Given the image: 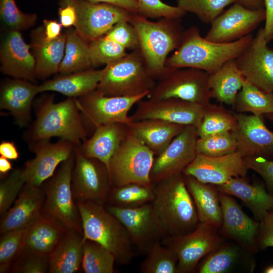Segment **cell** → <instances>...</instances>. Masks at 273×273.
Returning a JSON list of instances; mask_svg holds the SVG:
<instances>
[{
    "mask_svg": "<svg viewBox=\"0 0 273 273\" xmlns=\"http://www.w3.org/2000/svg\"><path fill=\"white\" fill-rule=\"evenodd\" d=\"M154 185L155 197L152 204L164 238L194 231L200 222L184 175L181 173Z\"/></svg>",
    "mask_w": 273,
    "mask_h": 273,
    "instance_id": "cell-3",
    "label": "cell"
},
{
    "mask_svg": "<svg viewBox=\"0 0 273 273\" xmlns=\"http://www.w3.org/2000/svg\"><path fill=\"white\" fill-rule=\"evenodd\" d=\"M250 33L229 43H217L201 36L199 28L192 26L184 30L178 48L165 62L169 68H193L209 74L226 62L236 59L250 42Z\"/></svg>",
    "mask_w": 273,
    "mask_h": 273,
    "instance_id": "cell-2",
    "label": "cell"
},
{
    "mask_svg": "<svg viewBox=\"0 0 273 273\" xmlns=\"http://www.w3.org/2000/svg\"><path fill=\"white\" fill-rule=\"evenodd\" d=\"M265 19L264 8L249 9L239 2L217 16L204 37L217 43H229L248 35Z\"/></svg>",
    "mask_w": 273,
    "mask_h": 273,
    "instance_id": "cell-18",
    "label": "cell"
},
{
    "mask_svg": "<svg viewBox=\"0 0 273 273\" xmlns=\"http://www.w3.org/2000/svg\"><path fill=\"white\" fill-rule=\"evenodd\" d=\"M76 203L81 219L83 240L102 245L120 264L131 263L134 255V246L121 222L104 205L91 201Z\"/></svg>",
    "mask_w": 273,
    "mask_h": 273,
    "instance_id": "cell-5",
    "label": "cell"
},
{
    "mask_svg": "<svg viewBox=\"0 0 273 273\" xmlns=\"http://www.w3.org/2000/svg\"><path fill=\"white\" fill-rule=\"evenodd\" d=\"M263 272L273 273V264L270 265L266 267L263 270Z\"/></svg>",
    "mask_w": 273,
    "mask_h": 273,
    "instance_id": "cell-60",
    "label": "cell"
},
{
    "mask_svg": "<svg viewBox=\"0 0 273 273\" xmlns=\"http://www.w3.org/2000/svg\"><path fill=\"white\" fill-rule=\"evenodd\" d=\"M10 160L1 156L0 157V175L1 177H6L9 175L8 173L12 169V164Z\"/></svg>",
    "mask_w": 273,
    "mask_h": 273,
    "instance_id": "cell-58",
    "label": "cell"
},
{
    "mask_svg": "<svg viewBox=\"0 0 273 273\" xmlns=\"http://www.w3.org/2000/svg\"><path fill=\"white\" fill-rule=\"evenodd\" d=\"M43 32L46 38L48 40L56 39L61 34L62 25L56 20H47L43 21Z\"/></svg>",
    "mask_w": 273,
    "mask_h": 273,
    "instance_id": "cell-55",
    "label": "cell"
},
{
    "mask_svg": "<svg viewBox=\"0 0 273 273\" xmlns=\"http://www.w3.org/2000/svg\"><path fill=\"white\" fill-rule=\"evenodd\" d=\"M126 50L139 49L137 33L128 21H121L115 24L104 35Z\"/></svg>",
    "mask_w": 273,
    "mask_h": 273,
    "instance_id": "cell-50",
    "label": "cell"
},
{
    "mask_svg": "<svg viewBox=\"0 0 273 273\" xmlns=\"http://www.w3.org/2000/svg\"><path fill=\"white\" fill-rule=\"evenodd\" d=\"M237 119L221 105L210 104L205 107L200 124L197 128L199 137L226 131H235Z\"/></svg>",
    "mask_w": 273,
    "mask_h": 273,
    "instance_id": "cell-38",
    "label": "cell"
},
{
    "mask_svg": "<svg viewBox=\"0 0 273 273\" xmlns=\"http://www.w3.org/2000/svg\"><path fill=\"white\" fill-rule=\"evenodd\" d=\"M111 188L106 165L97 159L86 157L76 146L72 173V189L75 201H91L105 205Z\"/></svg>",
    "mask_w": 273,
    "mask_h": 273,
    "instance_id": "cell-10",
    "label": "cell"
},
{
    "mask_svg": "<svg viewBox=\"0 0 273 273\" xmlns=\"http://www.w3.org/2000/svg\"><path fill=\"white\" fill-rule=\"evenodd\" d=\"M105 206L123 224L133 246L141 252L146 253L154 243L164 238L152 203L132 208L107 204Z\"/></svg>",
    "mask_w": 273,
    "mask_h": 273,
    "instance_id": "cell-17",
    "label": "cell"
},
{
    "mask_svg": "<svg viewBox=\"0 0 273 273\" xmlns=\"http://www.w3.org/2000/svg\"><path fill=\"white\" fill-rule=\"evenodd\" d=\"M265 116L268 120L273 121V112L266 114Z\"/></svg>",
    "mask_w": 273,
    "mask_h": 273,
    "instance_id": "cell-61",
    "label": "cell"
},
{
    "mask_svg": "<svg viewBox=\"0 0 273 273\" xmlns=\"http://www.w3.org/2000/svg\"><path fill=\"white\" fill-rule=\"evenodd\" d=\"M26 183L22 169H13L0 184V215L9 210L18 198Z\"/></svg>",
    "mask_w": 273,
    "mask_h": 273,
    "instance_id": "cell-47",
    "label": "cell"
},
{
    "mask_svg": "<svg viewBox=\"0 0 273 273\" xmlns=\"http://www.w3.org/2000/svg\"><path fill=\"white\" fill-rule=\"evenodd\" d=\"M147 96V94L131 97L109 96L96 88L75 100L82 120L95 128L112 123L129 124L132 122L129 111Z\"/></svg>",
    "mask_w": 273,
    "mask_h": 273,
    "instance_id": "cell-12",
    "label": "cell"
},
{
    "mask_svg": "<svg viewBox=\"0 0 273 273\" xmlns=\"http://www.w3.org/2000/svg\"><path fill=\"white\" fill-rule=\"evenodd\" d=\"M93 3H106L122 8L132 13L138 14L137 0H87Z\"/></svg>",
    "mask_w": 273,
    "mask_h": 273,
    "instance_id": "cell-56",
    "label": "cell"
},
{
    "mask_svg": "<svg viewBox=\"0 0 273 273\" xmlns=\"http://www.w3.org/2000/svg\"><path fill=\"white\" fill-rule=\"evenodd\" d=\"M248 169L243 157L237 151L216 157L197 153L183 174L204 183L218 186L233 178L245 177Z\"/></svg>",
    "mask_w": 273,
    "mask_h": 273,
    "instance_id": "cell-19",
    "label": "cell"
},
{
    "mask_svg": "<svg viewBox=\"0 0 273 273\" xmlns=\"http://www.w3.org/2000/svg\"><path fill=\"white\" fill-rule=\"evenodd\" d=\"M155 197L154 185L131 183L111 188L107 204L132 208L152 203Z\"/></svg>",
    "mask_w": 273,
    "mask_h": 273,
    "instance_id": "cell-36",
    "label": "cell"
},
{
    "mask_svg": "<svg viewBox=\"0 0 273 273\" xmlns=\"http://www.w3.org/2000/svg\"><path fill=\"white\" fill-rule=\"evenodd\" d=\"M216 187L219 192L242 200L259 222L273 208V195L267 191L264 183L250 184L245 177H237Z\"/></svg>",
    "mask_w": 273,
    "mask_h": 273,
    "instance_id": "cell-27",
    "label": "cell"
},
{
    "mask_svg": "<svg viewBox=\"0 0 273 273\" xmlns=\"http://www.w3.org/2000/svg\"><path fill=\"white\" fill-rule=\"evenodd\" d=\"M198 138L196 127L186 125L167 147L155 156L150 173L153 185L183 173L197 154Z\"/></svg>",
    "mask_w": 273,
    "mask_h": 273,
    "instance_id": "cell-14",
    "label": "cell"
},
{
    "mask_svg": "<svg viewBox=\"0 0 273 273\" xmlns=\"http://www.w3.org/2000/svg\"><path fill=\"white\" fill-rule=\"evenodd\" d=\"M197 153L209 156H220L237 151V142L234 131H226L199 137Z\"/></svg>",
    "mask_w": 273,
    "mask_h": 273,
    "instance_id": "cell-41",
    "label": "cell"
},
{
    "mask_svg": "<svg viewBox=\"0 0 273 273\" xmlns=\"http://www.w3.org/2000/svg\"><path fill=\"white\" fill-rule=\"evenodd\" d=\"M44 202L42 188L26 184L13 206L2 216L1 234L30 225L42 213Z\"/></svg>",
    "mask_w": 273,
    "mask_h": 273,
    "instance_id": "cell-25",
    "label": "cell"
},
{
    "mask_svg": "<svg viewBox=\"0 0 273 273\" xmlns=\"http://www.w3.org/2000/svg\"><path fill=\"white\" fill-rule=\"evenodd\" d=\"M35 120L24 132V140L31 143L54 137L68 141L76 146L87 138L80 110L75 98L56 103L54 96L43 98L35 107Z\"/></svg>",
    "mask_w": 273,
    "mask_h": 273,
    "instance_id": "cell-1",
    "label": "cell"
},
{
    "mask_svg": "<svg viewBox=\"0 0 273 273\" xmlns=\"http://www.w3.org/2000/svg\"><path fill=\"white\" fill-rule=\"evenodd\" d=\"M233 108L238 113L265 115L273 112V93L262 90L245 80Z\"/></svg>",
    "mask_w": 273,
    "mask_h": 273,
    "instance_id": "cell-37",
    "label": "cell"
},
{
    "mask_svg": "<svg viewBox=\"0 0 273 273\" xmlns=\"http://www.w3.org/2000/svg\"><path fill=\"white\" fill-rule=\"evenodd\" d=\"M257 243L261 249L273 247V208L260 221Z\"/></svg>",
    "mask_w": 273,
    "mask_h": 273,
    "instance_id": "cell-52",
    "label": "cell"
},
{
    "mask_svg": "<svg viewBox=\"0 0 273 273\" xmlns=\"http://www.w3.org/2000/svg\"><path fill=\"white\" fill-rule=\"evenodd\" d=\"M39 93L38 85L14 78L5 81L0 89V108L8 111L20 128L28 127L31 120V106Z\"/></svg>",
    "mask_w": 273,
    "mask_h": 273,
    "instance_id": "cell-24",
    "label": "cell"
},
{
    "mask_svg": "<svg viewBox=\"0 0 273 273\" xmlns=\"http://www.w3.org/2000/svg\"><path fill=\"white\" fill-rule=\"evenodd\" d=\"M128 133L127 124L112 123L95 127L92 136L77 146L80 152L89 158H95L107 166Z\"/></svg>",
    "mask_w": 273,
    "mask_h": 273,
    "instance_id": "cell-26",
    "label": "cell"
},
{
    "mask_svg": "<svg viewBox=\"0 0 273 273\" xmlns=\"http://www.w3.org/2000/svg\"><path fill=\"white\" fill-rule=\"evenodd\" d=\"M28 145L35 156L26 162L22 175L26 184L37 187H41L54 174L58 166L71 156L76 147L63 139L55 143L43 140Z\"/></svg>",
    "mask_w": 273,
    "mask_h": 273,
    "instance_id": "cell-16",
    "label": "cell"
},
{
    "mask_svg": "<svg viewBox=\"0 0 273 273\" xmlns=\"http://www.w3.org/2000/svg\"><path fill=\"white\" fill-rule=\"evenodd\" d=\"M88 44L93 67L107 65L127 54L126 49L104 35Z\"/></svg>",
    "mask_w": 273,
    "mask_h": 273,
    "instance_id": "cell-45",
    "label": "cell"
},
{
    "mask_svg": "<svg viewBox=\"0 0 273 273\" xmlns=\"http://www.w3.org/2000/svg\"><path fill=\"white\" fill-rule=\"evenodd\" d=\"M237 2L239 0H176V6L195 14L203 23L211 24L226 7Z\"/></svg>",
    "mask_w": 273,
    "mask_h": 273,
    "instance_id": "cell-44",
    "label": "cell"
},
{
    "mask_svg": "<svg viewBox=\"0 0 273 273\" xmlns=\"http://www.w3.org/2000/svg\"><path fill=\"white\" fill-rule=\"evenodd\" d=\"M148 97L152 100L177 98L206 107L211 99L209 74L193 68H170L156 81Z\"/></svg>",
    "mask_w": 273,
    "mask_h": 273,
    "instance_id": "cell-9",
    "label": "cell"
},
{
    "mask_svg": "<svg viewBox=\"0 0 273 273\" xmlns=\"http://www.w3.org/2000/svg\"><path fill=\"white\" fill-rule=\"evenodd\" d=\"M66 41V33H61L56 39L48 40L44 36L43 26L34 31L30 47L35 60L36 78H45L59 72Z\"/></svg>",
    "mask_w": 273,
    "mask_h": 273,
    "instance_id": "cell-28",
    "label": "cell"
},
{
    "mask_svg": "<svg viewBox=\"0 0 273 273\" xmlns=\"http://www.w3.org/2000/svg\"><path fill=\"white\" fill-rule=\"evenodd\" d=\"M127 125L129 132L146 145L155 156L161 154L186 126L158 119L133 121Z\"/></svg>",
    "mask_w": 273,
    "mask_h": 273,
    "instance_id": "cell-29",
    "label": "cell"
},
{
    "mask_svg": "<svg viewBox=\"0 0 273 273\" xmlns=\"http://www.w3.org/2000/svg\"><path fill=\"white\" fill-rule=\"evenodd\" d=\"M143 99L137 103L135 111L130 116L132 121L158 119L197 128L205 107L177 98Z\"/></svg>",
    "mask_w": 273,
    "mask_h": 273,
    "instance_id": "cell-20",
    "label": "cell"
},
{
    "mask_svg": "<svg viewBox=\"0 0 273 273\" xmlns=\"http://www.w3.org/2000/svg\"><path fill=\"white\" fill-rule=\"evenodd\" d=\"M154 158L153 152L128 130L110 162L108 171L111 187L131 183L152 185L150 173Z\"/></svg>",
    "mask_w": 273,
    "mask_h": 273,
    "instance_id": "cell-7",
    "label": "cell"
},
{
    "mask_svg": "<svg viewBox=\"0 0 273 273\" xmlns=\"http://www.w3.org/2000/svg\"><path fill=\"white\" fill-rule=\"evenodd\" d=\"M185 176L187 189L195 204L199 222L217 229L222 223L219 191L214 185L201 182L193 176Z\"/></svg>",
    "mask_w": 273,
    "mask_h": 273,
    "instance_id": "cell-31",
    "label": "cell"
},
{
    "mask_svg": "<svg viewBox=\"0 0 273 273\" xmlns=\"http://www.w3.org/2000/svg\"><path fill=\"white\" fill-rule=\"evenodd\" d=\"M243 158L248 168L262 177L267 191L273 195V160L256 156H246Z\"/></svg>",
    "mask_w": 273,
    "mask_h": 273,
    "instance_id": "cell-51",
    "label": "cell"
},
{
    "mask_svg": "<svg viewBox=\"0 0 273 273\" xmlns=\"http://www.w3.org/2000/svg\"><path fill=\"white\" fill-rule=\"evenodd\" d=\"M265 19L263 28L265 39L267 43L273 39V0H263Z\"/></svg>",
    "mask_w": 273,
    "mask_h": 273,
    "instance_id": "cell-54",
    "label": "cell"
},
{
    "mask_svg": "<svg viewBox=\"0 0 273 273\" xmlns=\"http://www.w3.org/2000/svg\"><path fill=\"white\" fill-rule=\"evenodd\" d=\"M89 44L75 30L66 33L65 53L59 72L62 75L92 68Z\"/></svg>",
    "mask_w": 273,
    "mask_h": 273,
    "instance_id": "cell-35",
    "label": "cell"
},
{
    "mask_svg": "<svg viewBox=\"0 0 273 273\" xmlns=\"http://www.w3.org/2000/svg\"><path fill=\"white\" fill-rule=\"evenodd\" d=\"M0 154L10 160L19 158V153L14 142L3 141L0 144Z\"/></svg>",
    "mask_w": 273,
    "mask_h": 273,
    "instance_id": "cell-57",
    "label": "cell"
},
{
    "mask_svg": "<svg viewBox=\"0 0 273 273\" xmlns=\"http://www.w3.org/2000/svg\"><path fill=\"white\" fill-rule=\"evenodd\" d=\"M83 235L68 229L49 255V273H74L81 267Z\"/></svg>",
    "mask_w": 273,
    "mask_h": 273,
    "instance_id": "cell-32",
    "label": "cell"
},
{
    "mask_svg": "<svg viewBox=\"0 0 273 273\" xmlns=\"http://www.w3.org/2000/svg\"><path fill=\"white\" fill-rule=\"evenodd\" d=\"M0 15L2 21L11 30L19 31L33 26L37 18L35 14L22 12L15 0H0Z\"/></svg>",
    "mask_w": 273,
    "mask_h": 273,
    "instance_id": "cell-46",
    "label": "cell"
},
{
    "mask_svg": "<svg viewBox=\"0 0 273 273\" xmlns=\"http://www.w3.org/2000/svg\"><path fill=\"white\" fill-rule=\"evenodd\" d=\"M217 228L199 222L190 234L163 239L165 246L173 250L178 258L177 273L192 272L202 258L214 249L221 242Z\"/></svg>",
    "mask_w": 273,
    "mask_h": 273,
    "instance_id": "cell-13",
    "label": "cell"
},
{
    "mask_svg": "<svg viewBox=\"0 0 273 273\" xmlns=\"http://www.w3.org/2000/svg\"><path fill=\"white\" fill-rule=\"evenodd\" d=\"M219 197L222 211L221 233L245 249L255 252L258 248L260 222L248 216L232 196L219 191Z\"/></svg>",
    "mask_w": 273,
    "mask_h": 273,
    "instance_id": "cell-21",
    "label": "cell"
},
{
    "mask_svg": "<svg viewBox=\"0 0 273 273\" xmlns=\"http://www.w3.org/2000/svg\"><path fill=\"white\" fill-rule=\"evenodd\" d=\"M155 82L138 49L106 65L97 89L109 96H148Z\"/></svg>",
    "mask_w": 273,
    "mask_h": 273,
    "instance_id": "cell-6",
    "label": "cell"
},
{
    "mask_svg": "<svg viewBox=\"0 0 273 273\" xmlns=\"http://www.w3.org/2000/svg\"><path fill=\"white\" fill-rule=\"evenodd\" d=\"M60 5L58 14L60 23L62 26L66 28L75 26L77 21V14L75 8L68 4Z\"/></svg>",
    "mask_w": 273,
    "mask_h": 273,
    "instance_id": "cell-53",
    "label": "cell"
},
{
    "mask_svg": "<svg viewBox=\"0 0 273 273\" xmlns=\"http://www.w3.org/2000/svg\"><path fill=\"white\" fill-rule=\"evenodd\" d=\"M235 114L237 151L243 157H261L273 160V131L267 127L263 116Z\"/></svg>",
    "mask_w": 273,
    "mask_h": 273,
    "instance_id": "cell-22",
    "label": "cell"
},
{
    "mask_svg": "<svg viewBox=\"0 0 273 273\" xmlns=\"http://www.w3.org/2000/svg\"><path fill=\"white\" fill-rule=\"evenodd\" d=\"M49 265V255L41 254L23 249L14 261L10 272L45 273L48 272Z\"/></svg>",
    "mask_w": 273,
    "mask_h": 273,
    "instance_id": "cell-48",
    "label": "cell"
},
{
    "mask_svg": "<svg viewBox=\"0 0 273 273\" xmlns=\"http://www.w3.org/2000/svg\"><path fill=\"white\" fill-rule=\"evenodd\" d=\"M129 22L138 36L139 50L156 81L170 70L165 66L169 54L179 46L184 32L181 18H162L152 21L132 13Z\"/></svg>",
    "mask_w": 273,
    "mask_h": 273,
    "instance_id": "cell-4",
    "label": "cell"
},
{
    "mask_svg": "<svg viewBox=\"0 0 273 273\" xmlns=\"http://www.w3.org/2000/svg\"><path fill=\"white\" fill-rule=\"evenodd\" d=\"M30 48L19 31L10 30L1 46V72L14 78L34 82L35 60Z\"/></svg>",
    "mask_w": 273,
    "mask_h": 273,
    "instance_id": "cell-23",
    "label": "cell"
},
{
    "mask_svg": "<svg viewBox=\"0 0 273 273\" xmlns=\"http://www.w3.org/2000/svg\"><path fill=\"white\" fill-rule=\"evenodd\" d=\"M75 151L64 161L43 188L44 202L42 212L58 219L68 229L82 234L80 212L72 189V173Z\"/></svg>",
    "mask_w": 273,
    "mask_h": 273,
    "instance_id": "cell-8",
    "label": "cell"
},
{
    "mask_svg": "<svg viewBox=\"0 0 273 273\" xmlns=\"http://www.w3.org/2000/svg\"><path fill=\"white\" fill-rule=\"evenodd\" d=\"M76 10L75 30L86 42L89 43L104 35L117 23L129 21L132 13L120 7L87 0H60Z\"/></svg>",
    "mask_w": 273,
    "mask_h": 273,
    "instance_id": "cell-11",
    "label": "cell"
},
{
    "mask_svg": "<svg viewBox=\"0 0 273 273\" xmlns=\"http://www.w3.org/2000/svg\"><path fill=\"white\" fill-rule=\"evenodd\" d=\"M115 256L102 245L89 240H83L81 267L85 273H113Z\"/></svg>",
    "mask_w": 273,
    "mask_h": 273,
    "instance_id": "cell-39",
    "label": "cell"
},
{
    "mask_svg": "<svg viewBox=\"0 0 273 273\" xmlns=\"http://www.w3.org/2000/svg\"><path fill=\"white\" fill-rule=\"evenodd\" d=\"M68 230L58 219L42 212L29 225L24 249L50 255Z\"/></svg>",
    "mask_w": 273,
    "mask_h": 273,
    "instance_id": "cell-30",
    "label": "cell"
},
{
    "mask_svg": "<svg viewBox=\"0 0 273 273\" xmlns=\"http://www.w3.org/2000/svg\"><path fill=\"white\" fill-rule=\"evenodd\" d=\"M140 271L143 273H177L178 258L175 252L160 241L154 243L146 252Z\"/></svg>",
    "mask_w": 273,
    "mask_h": 273,
    "instance_id": "cell-40",
    "label": "cell"
},
{
    "mask_svg": "<svg viewBox=\"0 0 273 273\" xmlns=\"http://www.w3.org/2000/svg\"><path fill=\"white\" fill-rule=\"evenodd\" d=\"M245 80L235 59L226 62L216 71L209 74L211 98L233 108L237 94Z\"/></svg>",
    "mask_w": 273,
    "mask_h": 273,
    "instance_id": "cell-34",
    "label": "cell"
},
{
    "mask_svg": "<svg viewBox=\"0 0 273 273\" xmlns=\"http://www.w3.org/2000/svg\"><path fill=\"white\" fill-rule=\"evenodd\" d=\"M138 14L147 18H181L187 13L176 6L167 5L161 0H137Z\"/></svg>",
    "mask_w": 273,
    "mask_h": 273,
    "instance_id": "cell-49",
    "label": "cell"
},
{
    "mask_svg": "<svg viewBox=\"0 0 273 273\" xmlns=\"http://www.w3.org/2000/svg\"><path fill=\"white\" fill-rule=\"evenodd\" d=\"M102 69L93 68L62 75L38 85L39 92L53 91L77 99L97 88Z\"/></svg>",
    "mask_w": 273,
    "mask_h": 273,
    "instance_id": "cell-33",
    "label": "cell"
},
{
    "mask_svg": "<svg viewBox=\"0 0 273 273\" xmlns=\"http://www.w3.org/2000/svg\"><path fill=\"white\" fill-rule=\"evenodd\" d=\"M29 225L1 234L0 239V272L10 271L11 267L24 248Z\"/></svg>",
    "mask_w": 273,
    "mask_h": 273,
    "instance_id": "cell-42",
    "label": "cell"
},
{
    "mask_svg": "<svg viewBox=\"0 0 273 273\" xmlns=\"http://www.w3.org/2000/svg\"><path fill=\"white\" fill-rule=\"evenodd\" d=\"M238 250L235 246L226 244L219 245L207 255L199 264V273H223L234 265L238 257Z\"/></svg>",
    "mask_w": 273,
    "mask_h": 273,
    "instance_id": "cell-43",
    "label": "cell"
},
{
    "mask_svg": "<svg viewBox=\"0 0 273 273\" xmlns=\"http://www.w3.org/2000/svg\"><path fill=\"white\" fill-rule=\"evenodd\" d=\"M246 8L251 10H257L263 8V0H239Z\"/></svg>",
    "mask_w": 273,
    "mask_h": 273,
    "instance_id": "cell-59",
    "label": "cell"
},
{
    "mask_svg": "<svg viewBox=\"0 0 273 273\" xmlns=\"http://www.w3.org/2000/svg\"><path fill=\"white\" fill-rule=\"evenodd\" d=\"M267 43L264 29L260 28L235 61L246 81L273 93V49Z\"/></svg>",
    "mask_w": 273,
    "mask_h": 273,
    "instance_id": "cell-15",
    "label": "cell"
}]
</instances>
